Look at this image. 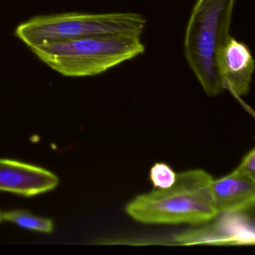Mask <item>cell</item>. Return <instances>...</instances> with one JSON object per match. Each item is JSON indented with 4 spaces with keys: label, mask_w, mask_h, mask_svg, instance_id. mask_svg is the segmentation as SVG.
<instances>
[{
    "label": "cell",
    "mask_w": 255,
    "mask_h": 255,
    "mask_svg": "<svg viewBox=\"0 0 255 255\" xmlns=\"http://www.w3.org/2000/svg\"><path fill=\"white\" fill-rule=\"evenodd\" d=\"M59 183L57 176L45 168L0 159V191L33 196L53 190Z\"/></svg>",
    "instance_id": "7"
},
{
    "label": "cell",
    "mask_w": 255,
    "mask_h": 255,
    "mask_svg": "<svg viewBox=\"0 0 255 255\" xmlns=\"http://www.w3.org/2000/svg\"><path fill=\"white\" fill-rule=\"evenodd\" d=\"M211 192L218 214L250 211L255 207V180L236 171L213 178Z\"/></svg>",
    "instance_id": "8"
},
{
    "label": "cell",
    "mask_w": 255,
    "mask_h": 255,
    "mask_svg": "<svg viewBox=\"0 0 255 255\" xmlns=\"http://www.w3.org/2000/svg\"><path fill=\"white\" fill-rule=\"evenodd\" d=\"M236 0H196L185 32L184 54L203 90L210 97L223 92L219 73L222 51L231 35Z\"/></svg>",
    "instance_id": "2"
},
{
    "label": "cell",
    "mask_w": 255,
    "mask_h": 255,
    "mask_svg": "<svg viewBox=\"0 0 255 255\" xmlns=\"http://www.w3.org/2000/svg\"><path fill=\"white\" fill-rule=\"evenodd\" d=\"M234 171L255 181V149L252 148L243 157L241 163Z\"/></svg>",
    "instance_id": "11"
},
{
    "label": "cell",
    "mask_w": 255,
    "mask_h": 255,
    "mask_svg": "<svg viewBox=\"0 0 255 255\" xmlns=\"http://www.w3.org/2000/svg\"><path fill=\"white\" fill-rule=\"evenodd\" d=\"M2 220L8 221L20 228L41 233H51L54 224L51 219L40 217L25 210H11L2 214Z\"/></svg>",
    "instance_id": "9"
},
{
    "label": "cell",
    "mask_w": 255,
    "mask_h": 255,
    "mask_svg": "<svg viewBox=\"0 0 255 255\" xmlns=\"http://www.w3.org/2000/svg\"><path fill=\"white\" fill-rule=\"evenodd\" d=\"M177 174L168 164L157 162L150 168L149 177L153 189H166L174 184Z\"/></svg>",
    "instance_id": "10"
},
{
    "label": "cell",
    "mask_w": 255,
    "mask_h": 255,
    "mask_svg": "<svg viewBox=\"0 0 255 255\" xmlns=\"http://www.w3.org/2000/svg\"><path fill=\"white\" fill-rule=\"evenodd\" d=\"M246 213L219 214L213 223L178 234L174 240L182 245H254L253 221Z\"/></svg>",
    "instance_id": "5"
},
{
    "label": "cell",
    "mask_w": 255,
    "mask_h": 255,
    "mask_svg": "<svg viewBox=\"0 0 255 255\" xmlns=\"http://www.w3.org/2000/svg\"><path fill=\"white\" fill-rule=\"evenodd\" d=\"M213 179L203 169L178 173L171 187L138 195L125 211L133 220L148 225L207 223L219 215L212 195Z\"/></svg>",
    "instance_id": "1"
},
{
    "label": "cell",
    "mask_w": 255,
    "mask_h": 255,
    "mask_svg": "<svg viewBox=\"0 0 255 255\" xmlns=\"http://www.w3.org/2000/svg\"><path fill=\"white\" fill-rule=\"evenodd\" d=\"M255 62L245 43L231 37L222 51L219 73L223 90L240 101L250 92Z\"/></svg>",
    "instance_id": "6"
},
{
    "label": "cell",
    "mask_w": 255,
    "mask_h": 255,
    "mask_svg": "<svg viewBox=\"0 0 255 255\" xmlns=\"http://www.w3.org/2000/svg\"><path fill=\"white\" fill-rule=\"evenodd\" d=\"M50 68L65 77L99 75L145 51L141 36L107 35L29 47Z\"/></svg>",
    "instance_id": "3"
},
{
    "label": "cell",
    "mask_w": 255,
    "mask_h": 255,
    "mask_svg": "<svg viewBox=\"0 0 255 255\" xmlns=\"http://www.w3.org/2000/svg\"><path fill=\"white\" fill-rule=\"evenodd\" d=\"M146 24L145 17L137 13L69 12L32 17L17 26L15 35L30 47L91 37L141 36Z\"/></svg>",
    "instance_id": "4"
},
{
    "label": "cell",
    "mask_w": 255,
    "mask_h": 255,
    "mask_svg": "<svg viewBox=\"0 0 255 255\" xmlns=\"http://www.w3.org/2000/svg\"><path fill=\"white\" fill-rule=\"evenodd\" d=\"M2 213H0V222H2Z\"/></svg>",
    "instance_id": "12"
}]
</instances>
